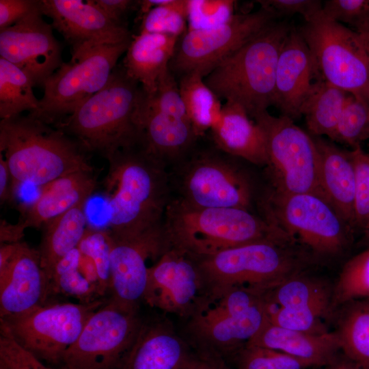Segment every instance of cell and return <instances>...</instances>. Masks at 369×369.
<instances>
[{"label":"cell","instance_id":"cell-12","mask_svg":"<svg viewBox=\"0 0 369 369\" xmlns=\"http://www.w3.org/2000/svg\"><path fill=\"white\" fill-rule=\"evenodd\" d=\"M137 308L113 299L88 318L62 363L72 369H118L141 327Z\"/></svg>","mask_w":369,"mask_h":369},{"label":"cell","instance_id":"cell-43","mask_svg":"<svg viewBox=\"0 0 369 369\" xmlns=\"http://www.w3.org/2000/svg\"><path fill=\"white\" fill-rule=\"evenodd\" d=\"M231 0H187V30L212 28L228 21L234 14Z\"/></svg>","mask_w":369,"mask_h":369},{"label":"cell","instance_id":"cell-53","mask_svg":"<svg viewBox=\"0 0 369 369\" xmlns=\"http://www.w3.org/2000/svg\"><path fill=\"white\" fill-rule=\"evenodd\" d=\"M14 197L12 192V176L3 155L0 153V203L12 201Z\"/></svg>","mask_w":369,"mask_h":369},{"label":"cell","instance_id":"cell-31","mask_svg":"<svg viewBox=\"0 0 369 369\" xmlns=\"http://www.w3.org/2000/svg\"><path fill=\"white\" fill-rule=\"evenodd\" d=\"M348 94L322 79L312 83L300 107L312 135L331 139Z\"/></svg>","mask_w":369,"mask_h":369},{"label":"cell","instance_id":"cell-44","mask_svg":"<svg viewBox=\"0 0 369 369\" xmlns=\"http://www.w3.org/2000/svg\"><path fill=\"white\" fill-rule=\"evenodd\" d=\"M355 174L354 226H369V154L361 146L349 151Z\"/></svg>","mask_w":369,"mask_h":369},{"label":"cell","instance_id":"cell-16","mask_svg":"<svg viewBox=\"0 0 369 369\" xmlns=\"http://www.w3.org/2000/svg\"><path fill=\"white\" fill-rule=\"evenodd\" d=\"M34 12L0 30V57L24 71L35 86L44 82L62 65V47L53 27Z\"/></svg>","mask_w":369,"mask_h":369},{"label":"cell","instance_id":"cell-8","mask_svg":"<svg viewBox=\"0 0 369 369\" xmlns=\"http://www.w3.org/2000/svg\"><path fill=\"white\" fill-rule=\"evenodd\" d=\"M299 31L311 53L317 79L369 104V62L357 33L327 18L322 10Z\"/></svg>","mask_w":369,"mask_h":369},{"label":"cell","instance_id":"cell-20","mask_svg":"<svg viewBox=\"0 0 369 369\" xmlns=\"http://www.w3.org/2000/svg\"><path fill=\"white\" fill-rule=\"evenodd\" d=\"M316 77L308 45L294 27L281 49L275 72L273 105L292 120L301 116L300 107Z\"/></svg>","mask_w":369,"mask_h":369},{"label":"cell","instance_id":"cell-50","mask_svg":"<svg viewBox=\"0 0 369 369\" xmlns=\"http://www.w3.org/2000/svg\"><path fill=\"white\" fill-rule=\"evenodd\" d=\"M103 13L114 23L125 25L123 18L126 13L137 7V1L131 0H92Z\"/></svg>","mask_w":369,"mask_h":369},{"label":"cell","instance_id":"cell-34","mask_svg":"<svg viewBox=\"0 0 369 369\" xmlns=\"http://www.w3.org/2000/svg\"><path fill=\"white\" fill-rule=\"evenodd\" d=\"M31 78L11 62L0 57V118L8 119L24 111L36 113L40 100L33 94Z\"/></svg>","mask_w":369,"mask_h":369},{"label":"cell","instance_id":"cell-56","mask_svg":"<svg viewBox=\"0 0 369 369\" xmlns=\"http://www.w3.org/2000/svg\"><path fill=\"white\" fill-rule=\"evenodd\" d=\"M0 369H10L7 365L3 362L1 360H0Z\"/></svg>","mask_w":369,"mask_h":369},{"label":"cell","instance_id":"cell-47","mask_svg":"<svg viewBox=\"0 0 369 369\" xmlns=\"http://www.w3.org/2000/svg\"><path fill=\"white\" fill-rule=\"evenodd\" d=\"M323 14L336 22L354 25L369 15V0H328L323 4Z\"/></svg>","mask_w":369,"mask_h":369},{"label":"cell","instance_id":"cell-28","mask_svg":"<svg viewBox=\"0 0 369 369\" xmlns=\"http://www.w3.org/2000/svg\"><path fill=\"white\" fill-rule=\"evenodd\" d=\"M178 37L150 33L132 36L126 51L123 68L128 76L152 95L161 74L169 68L178 44Z\"/></svg>","mask_w":369,"mask_h":369},{"label":"cell","instance_id":"cell-19","mask_svg":"<svg viewBox=\"0 0 369 369\" xmlns=\"http://www.w3.org/2000/svg\"><path fill=\"white\" fill-rule=\"evenodd\" d=\"M51 294L38 250L18 243L11 257L0 264V318L44 305Z\"/></svg>","mask_w":369,"mask_h":369},{"label":"cell","instance_id":"cell-55","mask_svg":"<svg viewBox=\"0 0 369 369\" xmlns=\"http://www.w3.org/2000/svg\"><path fill=\"white\" fill-rule=\"evenodd\" d=\"M325 369H365L340 352Z\"/></svg>","mask_w":369,"mask_h":369},{"label":"cell","instance_id":"cell-33","mask_svg":"<svg viewBox=\"0 0 369 369\" xmlns=\"http://www.w3.org/2000/svg\"><path fill=\"white\" fill-rule=\"evenodd\" d=\"M179 90L185 111L196 137L210 129L219 119L222 106L220 99L196 71L182 75Z\"/></svg>","mask_w":369,"mask_h":369},{"label":"cell","instance_id":"cell-39","mask_svg":"<svg viewBox=\"0 0 369 369\" xmlns=\"http://www.w3.org/2000/svg\"><path fill=\"white\" fill-rule=\"evenodd\" d=\"M368 138L369 104L348 94L331 139L347 144L353 149L361 146V143Z\"/></svg>","mask_w":369,"mask_h":369},{"label":"cell","instance_id":"cell-13","mask_svg":"<svg viewBox=\"0 0 369 369\" xmlns=\"http://www.w3.org/2000/svg\"><path fill=\"white\" fill-rule=\"evenodd\" d=\"M177 197L197 207L249 210L254 191L247 174L221 154L202 152L178 172Z\"/></svg>","mask_w":369,"mask_h":369},{"label":"cell","instance_id":"cell-52","mask_svg":"<svg viewBox=\"0 0 369 369\" xmlns=\"http://www.w3.org/2000/svg\"><path fill=\"white\" fill-rule=\"evenodd\" d=\"M25 227L17 221L15 223L0 220V243H15L20 242L25 236Z\"/></svg>","mask_w":369,"mask_h":369},{"label":"cell","instance_id":"cell-29","mask_svg":"<svg viewBox=\"0 0 369 369\" xmlns=\"http://www.w3.org/2000/svg\"><path fill=\"white\" fill-rule=\"evenodd\" d=\"M85 206L86 203L78 204L41 228L42 236L37 250L41 266L50 284L56 264L78 247L86 232Z\"/></svg>","mask_w":369,"mask_h":369},{"label":"cell","instance_id":"cell-24","mask_svg":"<svg viewBox=\"0 0 369 369\" xmlns=\"http://www.w3.org/2000/svg\"><path fill=\"white\" fill-rule=\"evenodd\" d=\"M313 137L318 152L321 194L353 228L355 174L349 151L320 137Z\"/></svg>","mask_w":369,"mask_h":369},{"label":"cell","instance_id":"cell-35","mask_svg":"<svg viewBox=\"0 0 369 369\" xmlns=\"http://www.w3.org/2000/svg\"><path fill=\"white\" fill-rule=\"evenodd\" d=\"M80 251H70L56 264L51 280L52 293L75 298L80 303H90L102 297L98 287L91 282L80 268Z\"/></svg>","mask_w":369,"mask_h":369},{"label":"cell","instance_id":"cell-49","mask_svg":"<svg viewBox=\"0 0 369 369\" xmlns=\"http://www.w3.org/2000/svg\"><path fill=\"white\" fill-rule=\"evenodd\" d=\"M41 10V0H0V30Z\"/></svg>","mask_w":369,"mask_h":369},{"label":"cell","instance_id":"cell-26","mask_svg":"<svg viewBox=\"0 0 369 369\" xmlns=\"http://www.w3.org/2000/svg\"><path fill=\"white\" fill-rule=\"evenodd\" d=\"M245 344L282 351L312 368L327 366L341 352L335 331L312 334L282 328L268 320Z\"/></svg>","mask_w":369,"mask_h":369},{"label":"cell","instance_id":"cell-23","mask_svg":"<svg viewBox=\"0 0 369 369\" xmlns=\"http://www.w3.org/2000/svg\"><path fill=\"white\" fill-rule=\"evenodd\" d=\"M238 104L226 102L210 130L216 146L223 152L257 165L267 162L266 137L260 126Z\"/></svg>","mask_w":369,"mask_h":369},{"label":"cell","instance_id":"cell-57","mask_svg":"<svg viewBox=\"0 0 369 369\" xmlns=\"http://www.w3.org/2000/svg\"><path fill=\"white\" fill-rule=\"evenodd\" d=\"M364 232H365L366 236H368V238H369V226Z\"/></svg>","mask_w":369,"mask_h":369},{"label":"cell","instance_id":"cell-9","mask_svg":"<svg viewBox=\"0 0 369 369\" xmlns=\"http://www.w3.org/2000/svg\"><path fill=\"white\" fill-rule=\"evenodd\" d=\"M253 118L265 134L271 191L282 195L314 193L323 195L314 137L285 115L276 117L265 111Z\"/></svg>","mask_w":369,"mask_h":369},{"label":"cell","instance_id":"cell-42","mask_svg":"<svg viewBox=\"0 0 369 369\" xmlns=\"http://www.w3.org/2000/svg\"><path fill=\"white\" fill-rule=\"evenodd\" d=\"M268 303V321L282 328L320 335L329 331L322 313L310 308L279 307Z\"/></svg>","mask_w":369,"mask_h":369},{"label":"cell","instance_id":"cell-45","mask_svg":"<svg viewBox=\"0 0 369 369\" xmlns=\"http://www.w3.org/2000/svg\"><path fill=\"white\" fill-rule=\"evenodd\" d=\"M145 96L146 102L152 107L176 117L189 119L179 85L169 68L160 77L155 92L150 96L145 94Z\"/></svg>","mask_w":369,"mask_h":369},{"label":"cell","instance_id":"cell-14","mask_svg":"<svg viewBox=\"0 0 369 369\" xmlns=\"http://www.w3.org/2000/svg\"><path fill=\"white\" fill-rule=\"evenodd\" d=\"M275 18L260 7L254 12L235 14L226 23L212 28L187 31L177 44L169 67L182 75L196 71L205 77L224 59L275 22Z\"/></svg>","mask_w":369,"mask_h":369},{"label":"cell","instance_id":"cell-21","mask_svg":"<svg viewBox=\"0 0 369 369\" xmlns=\"http://www.w3.org/2000/svg\"><path fill=\"white\" fill-rule=\"evenodd\" d=\"M97 184L94 170H81L62 176L42 187L35 200L21 206L18 221L25 229L41 228L78 204L87 203Z\"/></svg>","mask_w":369,"mask_h":369},{"label":"cell","instance_id":"cell-54","mask_svg":"<svg viewBox=\"0 0 369 369\" xmlns=\"http://www.w3.org/2000/svg\"><path fill=\"white\" fill-rule=\"evenodd\" d=\"M353 27L363 43L369 62V15L359 20Z\"/></svg>","mask_w":369,"mask_h":369},{"label":"cell","instance_id":"cell-6","mask_svg":"<svg viewBox=\"0 0 369 369\" xmlns=\"http://www.w3.org/2000/svg\"><path fill=\"white\" fill-rule=\"evenodd\" d=\"M292 27L286 21L274 22L220 62L204 77L206 84L251 118L267 111L273 105L279 55Z\"/></svg>","mask_w":369,"mask_h":369},{"label":"cell","instance_id":"cell-2","mask_svg":"<svg viewBox=\"0 0 369 369\" xmlns=\"http://www.w3.org/2000/svg\"><path fill=\"white\" fill-rule=\"evenodd\" d=\"M171 247L194 260L258 241L296 244L284 231L249 210L197 207L171 198L163 218Z\"/></svg>","mask_w":369,"mask_h":369},{"label":"cell","instance_id":"cell-25","mask_svg":"<svg viewBox=\"0 0 369 369\" xmlns=\"http://www.w3.org/2000/svg\"><path fill=\"white\" fill-rule=\"evenodd\" d=\"M141 146L166 165L178 161L197 137L189 119L157 110L144 98L139 120Z\"/></svg>","mask_w":369,"mask_h":369},{"label":"cell","instance_id":"cell-4","mask_svg":"<svg viewBox=\"0 0 369 369\" xmlns=\"http://www.w3.org/2000/svg\"><path fill=\"white\" fill-rule=\"evenodd\" d=\"M144 98L139 83L117 66L103 88L53 126L76 139L85 152L107 159L121 149L141 146Z\"/></svg>","mask_w":369,"mask_h":369},{"label":"cell","instance_id":"cell-3","mask_svg":"<svg viewBox=\"0 0 369 369\" xmlns=\"http://www.w3.org/2000/svg\"><path fill=\"white\" fill-rule=\"evenodd\" d=\"M81 145L64 131L28 113L0 122V153L12 192L25 184L43 187L67 174L94 170Z\"/></svg>","mask_w":369,"mask_h":369},{"label":"cell","instance_id":"cell-18","mask_svg":"<svg viewBox=\"0 0 369 369\" xmlns=\"http://www.w3.org/2000/svg\"><path fill=\"white\" fill-rule=\"evenodd\" d=\"M204 295L195 260L169 247L148 269L144 299L152 307L167 312L193 315Z\"/></svg>","mask_w":369,"mask_h":369},{"label":"cell","instance_id":"cell-38","mask_svg":"<svg viewBox=\"0 0 369 369\" xmlns=\"http://www.w3.org/2000/svg\"><path fill=\"white\" fill-rule=\"evenodd\" d=\"M139 33L183 36L187 30V0H165L141 18Z\"/></svg>","mask_w":369,"mask_h":369},{"label":"cell","instance_id":"cell-36","mask_svg":"<svg viewBox=\"0 0 369 369\" xmlns=\"http://www.w3.org/2000/svg\"><path fill=\"white\" fill-rule=\"evenodd\" d=\"M369 298V246L349 259L333 285V313L344 304Z\"/></svg>","mask_w":369,"mask_h":369},{"label":"cell","instance_id":"cell-15","mask_svg":"<svg viewBox=\"0 0 369 369\" xmlns=\"http://www.w3.org/2000/svg\"><path fill=\"white\" fill-rule=\"evenodd\" d=\"M111 237V299L137 308L147 286L148 260L156 262L170 247L163 223L134 236Z\"/></svg>","mask_w":369,"mask_h":369},{"label":"cell","instance_id":"cell-22","mask_svg":"<svg viewBox=\"0 0 369 369\" xmlns=\"http://www.w3.org/2000/svg\"><path fill=\"white\" fill-rule=\"evenodd\" d=\"M193 355L167 324L141 325L118 369H187Z\"/></svg>","mask_w":369,"mask_h":369},{"label":"cell","instance_id":"cell-40","mask_svg":"<svg viewBox=\"0 0 369 369\" xmlns=\"http://www.w3.org/2000/svg\"><path fill=\"white\" fill-rule=\"evenodd\" d=\"M236 369H307L308 363L282 351L245 344L234 354Z\"/></svg>","mask_w":369,"mask_h":369},{"label":"cell","instance_id":"cell-32","mask_svg":"<svg viewBox=\"0 0 369 369\" xmlns=\"http://www.w3.org/2000/svg\"><path fill=\"white\" fill-rule=\"evenodd\" d=\"M339 309L334 331L340 351L364 368L369 369V298L349 301Z\"/></svg>","mask_w":369,"mask_h":369},{"label":"cell","instance_id":"cell-30","mask_svg":"<svg viewBox=\"0 0 369 369\" xmlns=\"http://www.w3.org/2000/svg\"><path fill=\"white\" fill-rule=\"evenodd\" d=\"M333 286L304 273L295 275L269 290L266 301L279 307L310 308L332 316Z\"/></svg>","mask_w":369,"mask_h":369},{"label":"cell","instance_id":"cell-46","mask_svg":"<svg viewBox=\"0 0 369 369\" xmlns=\"http://www.w3.org/2000/svg\"><path fill=\"white\" fill-rule=\"evenodd\" d=\"M0 360L10 369H53L25 349L0 320Z\"/></svg>","mask_w":369,"mask_h":369},{"label":"cell","instance_id":"cell-1","mask_svg":"<svg viewBox=\"0 0 369 369\" xmlns=\"http://www.w3.org/2000/svg\"><path fill=\"white\" fill-rule=\"evenodd\" d=\"M106 159L103 189L111 235L131 236L162 223L171 200L167 165L141 146L121 149Z\"/></svg>","mask_w":369,"mask_h":369},{"label":"cell","instance_id":"cell-11","mask_svg":"<svg viewBox=\"0 0 369 369\" xmlns=\"http://www.w3.org/2000/svg\"><path fill=\"white\" fill-rule=\"evenodd\" d=\"M105 301L46 303L28 312L0 318L16 342L44 362L62 363L90 316Z\"/></svg>","mask_w":369,"mask_h":369},{"label":"cell","instance_id":"cell-58","mask_svg":"<svg viewBox=\"0 0 369 369\" xmlns=\"http://www.w3.org/2000/svg\"><path fill=\"white\" fill-rule=\"evenodd\" d=\"M62 369H72V368H66V367H64L63 366V368Z\"/></svg>","mask_w":369,"mask_h":369},{"label":"cell","instance_id":"cell-10","mask_svg":"<svg viewBox=\"0 0 369 369\" xmlns=\"http://www.w3.org/2000/svg\"><path fill=\"white\" fill-rule=\"evenodd\" d=\"M130 42L97 47L64 62L44 82L38 111L29 113L51 125L71 115L105 87Z\"/></svg>","mask_w":369,"mask_h":369},{"label":"cell","instance_id":"cell-27","mask_svg":"<svg viewBox=\"0 0 369 369\" xmlns=\"http://www.w3.org/2000/svg\"><path fill=\"white\" fill-rule=\"evenodd\" d=\"M268 320L266 300L249 310L205 323L191 322V329L203 350L220 356L234 354L250 340Z\"/></svg>","mask_w":369,"mask_h":369},{"label":"cell","instance_id":"cell-7","mask_svg":"<svg viewBox=\"0 0 369 369\" xmlns=\"http://www.w3.org/2000/svg\"><path fill=\"white\" fill-rule=\"evenodd\" d=\"M264 218L315 257L335 258L348 249L351 226L321 195H282L270 191L261 200Z\"/></svg>","mask_w":369,"mask_h":369},{"label":"cell","instance_id":"cell-51","mask_svg":"<svg viewBox=\"0 0 369 369\" xmlns=\"http://www.w3.org/2000/svg\"><path fill=\"white\" fill-rule=\"evenodd\" d=\"M187 369H230L219 355L202 350L193 355Z\"/></svg>","mask_w":369,"mask_h":369},{"label":"cell","instance_id":"cell-41","mask_svg":"<svg viewBox=\"0 0 369 369\" xmlns=\"http://www.w3.org/2000/svg\"><path fill=\"white\" fill-rule=\"evenodd\" d=\"M111 245L109 230L87 227L78 249L94 263L103 295L111 291Z\"/></svg>","mask_w":369,"mask_h":369},{"label":"cell","instance_id":"cell-37","mask_svg":"<svg viewBox=\"0 0 369 369\" xmlns=\"http://www.w3.org/2000/svg\"><path fill=\"white\" fill-rule=\"evenodd\" d=\"M266 292L248 287L233 288L217 300L204 305L192 316L191 322L205 323L245 312L266 301Z\"/></svg>","mask_w":369,"mask_h":369},{"label":"cell","instance_id":"cell-17","mask_svg":"<svg viewBox=\"0 0 369 369\" xmlns=\"http://www.w3.org/2000/svg\"><path fill=\"white\" fill-rule=\"evenodd\" d=\"M41 11L71 46L72 57L132 38L126 26L110 20L92 0H41Z\"/></svg>","mask_w":369,"mask_h":369},{"label":"cell","instance_id":"cell-48","mask_svg":"<svg viewBox=\"0 0 369 369\" xmlns=\"http://www.w3.org/2000/svg\"><path fill=\"white\" fill-rule=\"evenodd\" d=\"M260 7L264 8L276 18L301 14L308 20L323 9V3L319 0H261L257 1Z\"/></svg>","mask_w":369,"mask_h":369},{"label":"cell","instance_id":"cell-5","mask_svg":"<svg viewBox=\"0 0 369 369\" xmlns=\"http://www.w3.org/2000/svg\"><path fill=\"white\" fill-rule=\"evenodd\" d=\"M195 260L205 299L210 303L238 287L266 293L286 279L304 273L312 256L295 244L258 241Z\"/></svg>","mask_w":369,"mask_h":369}]
</instances>
